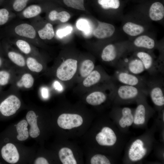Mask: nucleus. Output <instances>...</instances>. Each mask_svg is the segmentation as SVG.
Listing matches in <instances>:
<instances>
[{
	"instance_id": "f257e3e1",
	"label": "nucleus",
	"mask_w": 164,
	"mask_h": 164,
	"mask_svg": "<svg viewBox=\"0 0 164 164\" xmlns=\"http://www.w3.org/2000/svg\"><path fill=\"white\" fill-rule=\"evenodd\" d=\"M145 93L138 87L123 84H115L112 94L116 101L122 102L138 100L144 97Z\"/></svg>"
},
{
	"instance_id": "f03ea898",
	"label": "nucleus",
	"mask_w": 164,
	"mask_h": 164,
	"mask_svg": "<svg viewBox=\"0 0 164 164\" xmlns=\"http://www.w3.org/2000/svg\"><path fill=\"white\" fill-rule=\"evenodd\" d=\"M112 77L114 81L122 84L138 87L147 94H148L147 80L138 75L116 69Z\"/></svg>"
},
{
	"instance_id": "7ed1b4c3",
	"label": "nucleus",
	"mask_w": 164,
	"mask_h": 164,
	"mask_svg": "<svg viewBox=\"0 0 164 164\" xmlns=\"http://www.w3.org/2000/svg\"><path fill=\"white\" fill-rule=\"evenodd\" d=\"M148 92L151 100L157 107H161L164 105V80L159 76L152 77L147 80Z\"/></svg>"
},
{
	"instance_id": "20e7f679",
	"label": "nucleus",
	"mask_w": 164,
	"mask_h": 164,
	"mask_svg": "<svg viewBox=\"0 0 164 164\" xmlns=\"http://www.w3.org/2000/svg\"><path fill=\"white\" fill-rule=\"evenodd\" d=\"M78 68V61L76 60L67 59L61 63L57 68L56 76L61 81H68L75 76Z\"/></svg>"
},
{
	"instance_id": "39448f33",
	"label": "nucleus",
	"mask_w": 164,
	"mask_h": 164,
	"mask_svg": "<svg viewBox=\"0 0 164 164\" xmlns=\"http://www.w3.org/2000/svg\"><path fill=\"white\" fill-rule=\"evenodd\" d=\"M135 56L142 62L145 70L152 77L159 76V73L164 72V65L159 61H155L152 56L148 53L142 51H138Z\"/></svg>"
},
{
	"instance_id": "423d86ee",
	"label": "nucleus",
	"mask_w": 164,
	"mask_h": 164,
	"mask_svg": "<svg viewBox=\"0 0 164 164\" xmlns=\"http://www.w3.org/2000/svg\"><path fill=\"white\" fill-rule=\"evenodd\" d=\"M114 67L116 69L136 75L145 70L141 61L135 56L133 58L119 59Z\"/></svg>"
},
{
	"instance_id": "0eeeda50",
	"label": "nucleus",
	"mask_w": 164,
	"mask_h": 164,
	"mask_svg": "<svg viewBox=\"0 0 164 164\" xmlns=\"http://www.w3.org/2000/svg\"><path fill=\"white\" fill-rule=\"evenodd\" d=\"M113 80L112 77L108 75L103 69L99 66L94 69L86 77L82 82L85 87L96 86L101 83H106Z\"/></svg>"
},
{
	"instance_id": "6e6552de",
	"label": "nucleus",
	"mask_w": 164,
	"mask_h": 164,
	"mask_svg": "<svg viewBox=\"0 0 164 164\" xmlns=\"http://www.w3.org/2000/svg\"><path fill=\"white\" fill-rule=\"evenodd\" d=\"M21 105L19 99L15 95H11L0 103V112L5 116L15 114Z\"/></svg>"
},
{
	"instance_id": "1a4fd4ad",
	"label": "nucleus",
	"mask_w": 164,
	"mask_h": 164,
	"mask_svg": "<svg viewBox=\"0 0 164 164\" xmlns=\"http://www.w3.org/2000/svg\"><path fill=\"white\" fill-rule=\"evenodd\" d=\"M113 44H109L103 49L101 54V60L109 65L115 67L119 59L122 49Z\"/></svg>"
},
{
	"instance_id": "9d476101",
	"label": "nucleus",
	"mask_w": 164,
	"mask_h": 164,
	"mask_svg": "<svg viewBox=\"0 0 164 164\" xmlns=\"http://www.w3.org/2000/svg\"><path fill=\"white\" fill-rule=\"evenodd\" d=\"M83 122L81 116L76 114L64 113L58 118L57 123L59 126L64 129H70L80 126Z\"/></svg>"
},
{
	"instance_id": "9b49d317",
	"label": "nucleus",
	"mask_w": 164,
	"mask_h": 164,
	"mask_svg": "<svg viewBox=\"0 0 164 164\" xmlns=\"http://www.w3.org/2000/svg\"><path fill=\"white\" fill-rule=\"evenodd\" d=\"M98 143L102 146H112L117 141L116 136L112 129L108 127H103L96 136Z\"/></svg>"
},
{
	"instance_id": "f8f14e48",
	"label": "nucleus",
	"mask_w": 164,
	"mask_h": 164,
	"mask_svg": "<svg viewBox=\"0 0 164 164\" xmlns=\"http://www.w3.org/2000/svg\"><path fill=\"white\" fill-rule=\"evenodd\" d=\"M144 144L140 139H138L132 144L128 151V156L132 161L142 159L146 155L147 149L144 147Z\"/></svg>"
},
{
	"instance_id": "ddd939ff",
	"label": "nucleus",
	"mask_w": 164,
	"mask_h": 164,
	"mask_svg": "<svg viewBox=\"0 0 164 164\" xmlns=\"http://www.w3.org/2000/svg\"><path fill=\"white\" fill-rule=\"evenodd\" d=\"M1 154L3 159L10 163H15L19 159V155L17 148L11 143H8L2 147Z\"/></svg>"
},
{
	"instance_id": "4468645a",
	"label": "nucleus",
	"mask_w": 164,
	"mask_h": 164,
	"mask_svg": "<svg viewBox=\"0 0 164 164\" xmlns=\"http://www.w3.org/2000/svg\"><path fill=\"white\" fill-rule=\"evenodd\" d=\"M115 30V27L113 25L105 22H100L94 30L93 34L98 39H105L111 36Z\"/></svg>"
},
{
	"instance_id": "2eb2a0df",
	"label": "nucleus",
	"mask_w": 164,
	"mask_h": 164,
	"mask_svg": "<svg viewBox=\"0 0 164 164\" xmlns=\"http://www.w3.org/2000/svg\"><path fill=\"white\" fill-rule=\"evenodd\" d=\"M14 31L17 35L30 39H34L36 36V30L34 27L26 23L17 25L15 27Z\"/></svg>"
},
{
	"instance_id": "dca6fc26",
	"label": "nucleus",
	"mask_w": 164,
	"mask_h": 164,
	"mask_svg": "<svg viewBox=\"0 0 164 164\" xmlns=\"http://www.w3.org/2000/svg\"><path fill=\"white\" fill-rule=\"evenodd\" d=\"M133 45L135 48L146 50H152L155 47V43L153 39L146 35L137 37L134 41Z\"/></svg>"
},
{
	"instance_id": "f3484780",
	"label": "nucleus",
	"mask_w": 164,
	"mask_h": 164,
	"mask_svg": "<svg viewBox=\"0 0 164 164\" xmlns=\"http://www.w3.org/2000/svg\"><path fill=\"white\" fill-rule=\"evenodd\" d=\"M149 15L153 21H157L162 19L164 16V7L162 4L159 2L153 3L150 7Z\"/></svg>"
},
{
	"instance_id": "a211bd4d",
	"label": "nucleus",
	"mask_w": 164,
	"mask_h": 164,
	"mask_svg": "<svg viewBox=\"0 0 164 164\" xmlns=\"http://www.w3.org/2000/svg\"><path fill=\"white\" fill-rule=\"evenodd\" d=\"M37 118L35 113L32 111H28L26 115L27 122L30 126L29 134L32 138H36L39 136L40 133L37 125Z\"/></svg>"
},
{
	"instance_id": "6ab92c4d",
	"label": "nucleus",
	"mask_w": 164,
	"mask_h": 164,
	"mask_svg": "<svg viewBox=\"0 0 164 164\" xmlns=\"http://www.w3.org/2000/svg\"><path fill=\"white\" fill-rule=\"evenodd\" d=\"M144 97L138 100L139 103L136 109L133 120L134 124L136 125L143 124L145 121L146 106L143 101Z\"/></svg>"
},
{
	"instance_id": "aec40b11",
	"label": "nucleus",
	"mask_w": 164,
	"mask_h": 164,
	"mask_svg": "<svg viewBox=\"0 0 164 164\" xmlns=\"http://www.w3.org/2000/svg\"><path fill=\"white\" fill-rule=\"evenodd\" d=\"M60 160L63 164H76L77 161L71 149L67 147L61 148L59 152Z\"/></svg>"
},
{
	"instance_id": "412c9836",
	"label": "nucleus",
	"mask_w": 164,
	"mask_h": 164,
	"mask_svg": "<svg viewBox=\"0 0 164 164\" xmlns=\"http://www.w3.org/2000/svg\"><path fill=\"white\" fill-rule=\"evenodd\" d=\"M123 29L126 33L131 36L139 35L144 31L142 26L131 22L125 23L123 27Z\"/></svg>"
},
{
	"instance_id": "4be33fe9",
	"label": "nucleus",
	"mask_w": 164,
	"mask_h": 164,
	"mask_svg": "<svg viewBox=\"0 0 164 164\" xmlns=\"http://www.w3.org/2000/svg\"><path fill=\"white\" fill-rule=\"evenodd\" d=\"M122 117L119 121L120 126L125 128L126 126H131L133 122L134 117L131 109L128 107H124L121 109Z\"/></svg>"
},
{
	"instance_id": "5701e85b",
	"label": "nucleus",
	"mask_w": 164,
	"mask_h": 164,
	"mask_svg": "<svg viewBox=\"0 0 164 164\" xmlns=\"http://www.w3.org/2000/svg\"><path fill=\"white\" fill-rule=\"evenodd\" d=\"M94 62L89 59L83 61L81 63L78 70L80 77L84 79L88 76L95 68Z\"/></svg>"
},
{
	"instance_id": "b1692460",
	"label": "nucleus",
	"mask_w": 164,
	"mask_h": 164,
	"mask_svg": "<svg viewBox=\"0 0 164 164\" xmlns=\"http://www.w3.org/2000/svg\"><path fill=\"white\" fill-rule=\"evenodd\" d=\"M28 122L25 120H22L19 121L16 127L18 135L17 139L20 141H24L29 137V132L27 127Z\"/></svg>"
},
{
	"instance_id": "393cba45",
	"label": "nucleus",
	"mask_w": 164,
	"mask_h": 164,
	"mask_svg": "<svg viewBox=\"0 0 164 164\" xmlns=\"http://www.w3.org/2000/svg\"><path fill=\"white\" fill-rule=\"evenodd\" d=\"M34 80L33 76L30 73H25L21 76L20 79L17 83L19 87H23L29 89L33 86Z\"/></svg>"
},
{
	"instance_id": "a878e982",
	"label": "nucleus",
	"mask_w": 164,
	"mask_h": 164,
	"mask_svg": "<svg viewBox=\"0 0 164 164\" xmlns=\"http://www.w3.org/2000/svg\"><path fill=\"white\" fill-rule=\"evenodd\" d=\"M38 34L42 39H51L55 35L53 25L50 23L46 24L43 28L38 31Z\"/></svg>"
},
{
	"instance_id": "bb28decb",
	"label": "nucleus",
	"mask_w": 164,
	"mask_h": 164,
	"mask_svg": "<svg viewBox=\"0 0 164 164\" xmlns=\"http://www.w3.org/2000/svg\"><path fill=\"white\" fill-rule=\"evenodd\" d=\"M49 18L50 20L52 21L58 20L61 22H65L69 19L70 15L66 11L58 12L54 10H52L49 13Z\"/></svg>"
},
{
	"instance_id": "cd10ccee",
	"label": "nucleus",
	"mask_w": 164,
	"mask_h": 164,
	"mask_svg": "<svg viewBox=\"0 0 164 164\" xmlns=\"http://www.w3.org/2000/svg\"><path fill=\"white\" fill-rule=\"evenodd\" d=\"M9 59L14 64L20 67L26 65V60L20 54L14 51H9L7 53Z\"/></svg>"
},
{
	"instance_id": "c85d7f7f",
	"label": "nucleus",
	"mask_w": 164,
	"mask_h": 164,
	"mask_svg": "<svg viewBox=\"0 0 164 164\" xmlns=\"http://www.w3.org/2000/svg\"><path fill=\"white\" fill-rule=\"evenodd\" d=\"M41 11L42 8L39 5H32L28 6L23 11L22 15L26 18H31L38 15Z\"/></svg>"
},
{
	"instance_id": "c756f323",
	"label": "nucleus",
	"mask_w": 164,
	"mask_h": 164,
	"mask_svg": "<svg viewBox=\"0 0 164 164\" xmlns=\"http://www.w3.org/2000/svg\"><path fill=\"white\" fill-rule=\"evenodd\" d=\"M26 65L30 71L34 72H40L43 69V66L41 63L34 58L30 56L26 59Z\"/></svg>"
},
{
	"instance_id": "7c9ffc66",
	"label": "nucleus",
	"mask_w": 164,
	"mask_h": 164,
	"mask_svg": "<svg viewBox=\"0 0 164 164\" xmlns=\"http://www.w3.org/2000/svg\"><path fill=\"white\" fill-rule=\"evenodd\" d=\"M85 0H62L66 6L77 10L85 11Z\"/></svg>"
},
{
	"instance_id": "2f4dec72",
	"label": "nucleus",
	"mask_w": 164,
	"mask_h": 164,
	"mask_svg": "<svg viewBox=\"0 0 164 164\" xmlns=\"http://www.w3.org/2000/svg\"><path fill=\"white\" fill-rule=\"evenodd\" d=\"M97 2L102 9H116L120 6L119 0H97Z\"/></svg>"
},
{
	"instance_id": "473e14b6",
	"label": "nucleus",
	"mask_w": 164,
	"mask_h": 164,
	"mask_svg": "<svg viewBox=\"0 0 164 164\" xmlns=\"http://www.w3.org/2000/svg\"><path fill=\"white\" fill-rule=\"evenodd\" d=\"M16 45L18 49L23 53L28 54L31 51V48L29 44L26 41L18 39L16 42Z\"/></svg>"
},
{
	"instance_id": "72a5a7b5",
	"label": "nucleus",
	"mask_w": 164,
	"mask_h": 164,
	"mask_svg": "<svg viewBox=\"0 0 164 164\" xmlns=\"http://www.w3.org/2000/svg\"><path fill=\"white\" fill-rule=\"evenodd\" d=\"M76 26L79 29L82 31L86 35L90 32V28L88 22L84 19H80L76 23Z\"/></svg>"
},
{
	"instance_id": "f704fd0d",
	"label": "nucleus",
	"mask_w": 164,
	"mask_h": 164,
	"mask_svg": "<svg viewBox=\"0 0 164 164\" xmlns=\"http://www.w3.org/2000/svg\"><path fill=\"white\" fill-rule=\"evenodd\" d=\"M91 164H110L109 160L104 155L100 154L93 156L91 160Z\"/></svg>"
},
{
	"instance_id": "c9c22d12",
	"label": "nucleus",
	"mask_w": 164,
	"mask_h": 164,
	"mask_svg": "<svg viewBox=\"0 0 164 164\" xmlns=\"http://www.w3.org/2000/svg\"><path fill=\"white\" fill-rule=\"evenodd\" d=\"M11 77V74L8 70H0V86L7 85Z\"/></svg>"
},
{
	"instance_id": "e433bc0d",
	"label": "nucleus",
	"mask_w": 164,
	"mask_h": 164,
	"mask_svg": "<svg viewBox=\"0 0 164 164\" xmlns=\"http://www.w3.org/2000/svg\"><path fill=\"white\" fill-rule=\"evenodd\" d=\"M29 0H15L12 5L14 10L17 12L22 10L26 7Z\"/></svg>"
},
{
	"instance_id": "4c0bfd02",
	"label": "nucleus",
	"mask_w": 164,
	"mask_h": 164,
	"mask_svg": "<svg viewBox=\"0 0 164 164\" xmlns=\"http://www.w3.org/2000/svg\"><path fill=\"white\" fill-rule=\"evenodd\" d=\"M9 18V12L6 9H0V26L6 24Z\"/></svg>"
},
{
	"instance_id": "58836bf2",
	"label": "nucleus",
	"mask_w": 164,
	"mask_h": 164,
	"mask_svg": "<svg viewBox=\"0 0 164 164\" xmlns=\"http://www.w3.org/2000/svg\"><path fill=\"white\" fill-rule=\"evenodd\" d=\"M72 29L71 27L67 26L65 28L58 30L56 34L59 37L62 38L70 33Z\"/></svg>"
},
{
	"instance_id": "ea45409f",
	"label": "nucleus",
	"mask_w": 164,
	"mask_h": 164,
	"mask_svg": "<svg viewBox=\"0 0 164 164\" xmlns=\"http://www.w3.org/2000/svg\"><path fill=\"white\" fill-rule=\"evenodd\" d=\"M34 163L35 164H48L49 163L45 158L42 157H40L36 159Z\"/></svg>"
},
{
	"instance_id": "a19ab883",
	"label": "nucleus",
	"mask_w": 164,
	"mask_h": 164,
	"mask_svg": "<svg viewBox=\"0 0 164 164\" xmlns=\"http://www.w3.org/2000/svg\"><path fill=\"white\" fill-rule=\"evenodd\" d=\"M41 93L42 96L45 98L48 97V91L47 89L43 88L41 91Z\"/></svg>"
},
{
	"instance_id": "79ce46f5",
	"label": "nucleus",
	"mask_w": 164,
	"mask_h": 164,
	"mask_svg": "<svg viewBox=\"0 0 164 164\" xmlns=\"http://www.w3.org/2000/svg\"><path fill=\"white\" fill-rule=\"evenodd\" d=\"M54 86L55 88L58 90L60 91L62 89L60 84L58 82H55Z\"/></svg>"
},
{
	"instance_id": "37998d69",
	"label": "nucleus",
	"mask_w": 164,
	"mask_h": 164,
	"mask_svg": "<svg viewBox=\"0 0 164 164\" xmlns=\"http://www.w3.org/2000/svg\"><path fill=\"white\" fill-rule=\"evenodd\" d=\"M3 62L2 58L0 57V68L2 66Z\"/></svg>"
}]
</instances>
